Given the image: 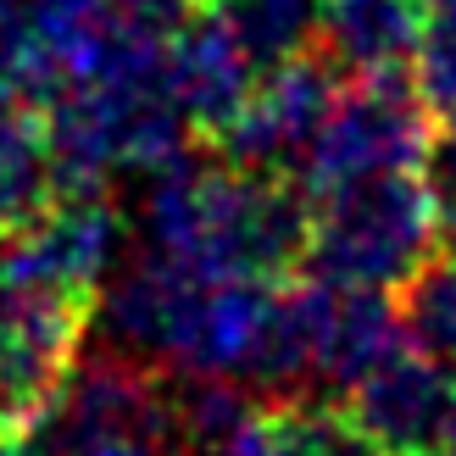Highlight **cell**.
Listing matches in <instances>:
<instances>
[{
    "mask_svg": "<svg viewBox=\"0 0 456 456\" xmlns=\"http://www.w3.org/2000/svg\"><path fill=\"white\" fill-rule=\"evenodd\" d=\"M145 250L200 279H284L306 250V195L267 173L173 156L151 173Z\"/></svg>",
    "mask_w": 456,
    "mask_h": 456,
    "instance_id": "1",
    "label": "cell"
},
{
    "mask_svg": "<svg viewBox=\"0 0 456 456\" xmlns=\"http://www.w3.org/2000/svg\"><path fill=\"white\" fill-rule=\"evenodd\" d=\"M45 145H51L56 190H106L111 178L156 173L184 156L190 123L162 89V61L145 73H111L89 84H67L51 95Z\"/></svg>",
    "mask_w": 456,
    "mask_h": 456,
    "instance_id": "2",
    "label": "cell"
},
{
    "mask_svg": "<svg viewBox=\"0 0 456 456\" xmlns=\"http://www.w3.org/2000/svg\"><path fill=\"white\" fill-rule=\"evenodd\" d=\"M440 207L423 173H379L323 195H306V250L312 279L351 289H401L440 245Z\"/></svg>",
    "mask_w": 456,
    "mask_h": 456,
    "instance_id": "3",
    "label": "cell"
},
{
    "mask_svg": "<svg viewBox=\"0 0 456 456\" xmlns=\"http://www.w3.org/2000/svg\"><path fill=\"white\" fill-rule=\"evenodd\" d=\"M395 346L401 323L384 289H351L306 273V284L279 289V301H273V329L250 384L273 395H301V390L346 395Z\"/></svg>",
    "mask_w": 456,
    "mask_h": 456,
    "instance_id": "4",
    "label": "cell"
},
{
    "mask_svg": "<svg viewBox=\"0 0 456 456\" xmlns=\"http://www.w3.org/2000/svg\"><path fill=\"white\" fill-rule=\"evenodd\" d=\"M34 440L45 456H178L173 390L134 356L73 362L39 406Z\"/></svg>",
    "mask_w": 456,
    "mask_h": 456,
    "instance_id": "5",
    "label": "cell"
},
{
    "mask_svg": "<svg viewBox=\"0 0 456 456\" xmlns=\"http://www.w3.org/2000/svg\"><path fill=\"white\" fill-rule=\"evenodd\" d=\"M428 101L401 73H351L317 123L301 156V195H323L379 173H423L428 156Z\"/></svg>",
    "mask_w": 456,
    "mask_h": 456,
    "instance_id": "6",
    "label": "cell"
},
{
    "mask_svg": "<svg viewBox=\"0 0 456 456\" xmlns=\"http://www.w3.org/2000/svg\"><path fill=\"white\" fill-rule=\"evenodd\" d=\"M123 212L106 200V190H61L34 223L0 240V279L95 306L101 284L123 262Z\"/></svg>",
    "mask_w": 456,
    "mask_h": 456,
    "instance_id": "7",
    "label": "cell"
},
{
    "mask_svg": "<svg viewBox=\"0 0 456 456\" xmlns=\"http://www.w3.org/2000/svg\"><path fill=\"white\" fill-rule=\"evenodd\" d=\"M334 89H339L334 67L317 61L312 51L262 67L256 84L245 89V101L228 111V123L212 134L217 156L228 167L284 178V167H301V156L312 145L317 123H323Z\"/></svg>",
    "mask_w": 456,
    "mask_h": 456,
    "instance_id": "8",
    "label": "cell"
},
{
    "mask_svg": "<svg viewBox=\"0 0 456 456\" xmlns=\"http://www.w3.org/2000/svg\"><path fill=\"white\" fill-rule=\"evenodd\" d=\"M451 401H456V373L445 362L395 346L346 390V412L379 445V456H423L440 451Z\"/></svg>",
    "mask_w": 456,
    "mask_h": 456,
    "instance_id": "9",
    "label": "cell"
},
{
    "mask_svg": "<svg viewBox=\"0 0 456 456\" xmlns=\"http://www.w3.org/2000/svg\"><path fill=\"white\" fill-rule=\"evenodd\" d=\"M262 67L240 51V39L223 28L217 12H190L162 45V89L190 128L217 134L228 111L245 101Z\"/></svg>",
    "mask_w": 456,
    "mask_h": 456,
    "instance_id": "10",
    "label": "cell"
},
{
    "mask_svg": "<svg viewBox=\"0 0 456 456\" xmlns=\"http://www.w3.org/2000/svg\"><path fill=\"white\" fill-rule=\"evenodd\" d=\"M423 0H323V45L346 73H401L418 45Z\"/></svg>",
    "mask_w": 456,
    "mask_h": 456,
    "instance_id": "11",
    "label": "cell"
},
{
    "mask_svg": "<svg viewBox=\"0 0 456 456\" xmlns=\"http://www.w3.org/2000/svg\"><path fill=\"white\" fill-rule=\"evenodd\" d=\"M56 195L61 190L45 145V118L17 101H0V240L34 223Z\"/></svg>",
    "mask_w": 456,
    "mask_h": 456,
    "instance_id": "12",
    "label": "cell"
},
{
    "mask_svg": "<svg viewBox=\"0 0 456 456\" xmlns=\"http://www.w3.org/2000/svg\"><path fill=\"white\" fill-rule=\"evenodd\" d=\"M212 12L256 67L306 56L323 28V0H212Z\"/></svg>",
    "mask_w": 456,
    "mask_h": 456,
    "instance_id": "13",
    "label": "cell"
},
{
    "mask_svg": "<svg viewBox=\"0 0 456 456\" xmlns=\"http://www.w3.org/2000/svg\"><path fill=\"white\" fill-rule=\"evenodd\" d=\"M401 346H412L423 356L445 362L456 373V262H423L412 279L401 284Z\"/></svg>",
    "mask_w": 456,
    "mask_h": 456,
    "instance_id": "14",
    "label": "cell"
},
{
    "mask_svg": "<svg viewBox=\"0 0 456 456\" xmlns=\"http://www.w3.org/2000/svg\"><path fill=\"white\" fill-rule=\"evenodd\" d=\"M250 401L245 384L234 379H212V373H184V384L173 390V418H178V445L217 456L228 445V435L245 423Z\"/></svg>",
    "mask_w": 456,
    "mask_h": 456,
    "instance_id": "15",
    "label": "cell"
},
{
    "mask_svg": "<svg viewBox=\"0 0 456 456\" xmlns=\"http://www.w3.org/2000/svg\"><path fill=\"white\" fill-rule=\"evenodd\" d=\"M406 67L428 111H456V0H423L418 45Z\"/></svg>",
    "mask_w": 456,
    "mask_h": 456,
    "instance_id": "16",
    "label": "cell"
},
{
    "mask_svg": "<svg viewBox=\"0 0 456 456\" xmlns=\"http://www.w3.org/2000/svg\"><path fill=\"white\" fill-rule=\"evenodd\" d=\"M45 95V67L22 0H0V101Z\"/></svg>",
    "mask_w": 456,
    "mask_h": 456,
    "instance_id": "17",
    "label": "cell"
},
{
    "mask_svg": "<svg viewBox=\"0 0 456 456\" xmlns=\"http://www.w3.org/2000/svg\"><path fill=\"white\" fill-rule=\"evenodd\" d=\"M217 456H301L289 401L284 406H267V412H245V423L228 435V445Z\"/></svg>",
    "mask_w": 456,
    "mask_h": 456,
    "instance_id": "18",
    "label": "cell"
},
{
    "mask_svg": "<svg viewBox=\"0 0 456 456\" xmlns=\"http://www.w3.org/2000/svg\"><path fill=\"white\" fill-rule=\"evenodd\" d=\"M423 184H428V195H435L440 217H445V223H456V111H445V123L428 134Z\"/></svg>",
    "mask_w": 456,
    "mask_h": 456,
    "instance_id": "19",
    "label": "cell"
},
{
    "mask_svg": "<svg viewBox=\"0 0 456 456\" xmlns=\"http://www.w3.org/2000/svg\"><path fill=\"white\" fill-rule=\"evenodd\" d=\"M12 334H17V301H12L6 279H0V356L12 351Z\"/></svg>",
    "mask_w": 456,
    "mask_h": 456,
    "instance_id": "20",
    "label": "cell"
},
{
    "mask_svg": "<svg viewBox=\"0 0 456 456\" xmlns=\"http://www.w3.org/2000/svg\"><path fill=\"white\" fill-rule=\"evenodd\" d=\"M0 456H45L34 435H0Z\"/></svg>",
    "mask_w": 456,
    "mask_h": 456,
    "instance_id": "21",
    "label": "cell"
},
{
    "mask_svg": "<svg viewBox=\"0 0 456 456\" xmlns=\"http://www.w3.org/2000/svg\"><path fill=\"white\" fill-rule=\"evenodd\" d=\"M440 456H456V401H451V423H445V440H440Z\"/></svg>",
    "mask_w": 456,
    "mask_h": 456,
    "instance_id": "22",
    "label": "cell"
},
{
    "mask_svg": "<svg viewBox=\"0 0 456 456\" xmlns=\"http://www.w3.org/2000/svg\"><path fill=\"white\" fill-rule=\"evenodd\" d=\"M0 435H12V412H6V401H0Z\"/></svg>",
    "mask_w": 456,
    "mask_h": 456,
    "instance_id": "23",
    "label": "cell"
},
{
    "mask_svg": "<svg viewBox=\"0 0 456 456\" xmlns=\"http://www.w3.org/2000/svg\"><path fill=\"white\" fill-rule=\"evenodd\" d=\"M451 262H456V234H451Z\"/></svg>",
    "mask_w": 456,
    "mask_h": 456,
    "instance_id": "24",
    "label": "cell"
},
{
    "mask_svg": "<svg viewBox=\"0 0 456 456\" xmlns=\"http://www.w3.org/2000/svg\"><path fill=\"white\" fill-rule=\"evenodd\" d=\"M423 456H440V451H423Z\"/></svg>",
    "mask_w": 456,
    "mask_h": 456,
    "instance_id": "25",
    "label": "cell"
}]
</instances>
